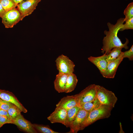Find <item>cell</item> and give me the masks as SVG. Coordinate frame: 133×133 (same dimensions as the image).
Here are the masks:
<instances>
[{
  "mask_svg": "<svg viewBox=\"0 0 133 133\" xmlns=\"http://www.w3.org/2000/svg\"><path fill=\"white\" fill-rule=\"evenodd\" d=\"M14 104L0 98V109L7 111Z\"/></svg>",
  "mask_w": 133,
  "mask_h": 133,
  "instance_id": "cell-25",
  "label": "cell"
},
{
  "mask_svg": "<svg viewBox=\"0 0 133 133\" xmlns=\"http://www.w3.org/2000/svg\"><path fill=\"white\" fill-rule=\"evenodd\" d=\"M88 59L98 68L104 77L108 64L106 59V54L104 53L101 56L97 57L90 56Z\"/></svg>",
  "mask_w": 133,
  "mask_h": 133,
  "instance_id": "cell-12",
  "label": "cell"
},
{
  "mask_svg": "<svg viewBox=\"0 0 133 133\" xmlns=\"http://www.w3.org/2000/svg\"><path fill=\"white\" fill-rule=\"evenodd\" d=\"M122 48L115 47L113 48L107 54H106V59L108 63L116 59L120 56Z\"/></svg>",
  "mask_w": 133,
  "mask_h": 133,
  "instance_id": "cell-19",
  "label": "cell"
},
{
  "mask_svg": "<svg viewBox=\"0 0 133 133\" xmlns=\"http://www.w3.org/2000/svg\"><path fill=\"white\" fill-rule=\"evenodd\" d=\"M80 109L79 107H75L70 108L67 110L64 124L66 127H69L70 123L75 117Z\"/></svg>",
  "mask_w": 133,
  "mask_h": 133,
  "instance_id": "cell-18",
  "label": "cell"
},
{
  "mask_svg": "<svg viewBox=\"0 0 133 133\" xmlns=\"http://www.w3.org/2000/svg\"></svg>",
  "mask_w": 133,
  "mask_h": 133,
  "instance_id": "cell-33",
  "label": "cell"
},
{
  "mask_svg": "<svg viewBox=\"0 0 133 133\" xmlns=\"http://www.w3.org/2000/svg\"><path fill=\"white\" fill-rule=\"evenodd\" d=\"M78 81L76 75L73 73L69 74L64 92L68 93L73 91L76 87Z\"/></svg>",
  "mask_w": 133,
  "mask_h": 133,
  "instance_id": "cell-16",
  "label": "cell"
},
{
  "mask_svg": "<svg viewBox=\"0 0 133 133\" xmlns=\"http://www.w3.org/2000/svg\"><path fill=\"white\" fill-rule=\"evenodd\" d=\"M125 17L124 21L125 22L133 17V2L130 3L124 11Z\"/></svg>",
  "mask_w": 133,
  "mask_h": 133,
  "instance_id": "cell-22",
  "label": "cell"
},
{
  "mask_svg": "<svg viewBox=\"0 0 133 133\" xmlns=\"http://www.w3.org/2000/svg\"><path fill=\"white\" fill-rule=\"evenodd\" d=\"M0 98L16 105L20 109L22 112L24 113L27 112V110L12 92L0 89Z\"/></svg>",
  "mask_w": 133,
  "mask_h": 133,
  "instance_id": "cell-13",
  "label": "cell"
},
{
  "mask_svg": "<svg viewBox=\"0 0 133 133\" xmlns=\"http://www.w3.org/2000/svg\"><path fill=\"white\" fill-rule=\"evenodd\" d=\"M0 115L6 116L9 119L13 120L7 111L0 109Z\"/></svg>",
  "mask_w": 133,
  "mask_h": 133,
  "instance_id": "cell-28",
  "label": "cell"
},
{
  "mask_svg": "<svg viewBox=\"0 0 133 133\" xmlns=\"http://www.w3.org/2000/svg\"><path fill=\"white\" fill-rule=\"evenodd\" d=\"M122 55L123 52H122L119 57L108 63L104 77L107 78H114L118 66L123 59Z\"/></svg>",
  "mask_w": 133,
  "mask_h": 133,
  "instance_id": "cell-14",
  "label": "cell"
},
{
  "mask_svg": "<svg viewBox=\"0 0 133 133\" xmlns=\"http://www.w3.org/2000/svg\"><path fill=\"white\" fill-rule=\"evenodd\" d=\"M5 12L0 1V17L1 18L4 14Z\"/></svg>",
  "mask_w": 133,
  "mask_h": 133,
  "instance_id": "cell-29",
  "label": "cell"
},
{
  "mask_svg": "<svg viewBox=\"0 0 133 133\" xmlns=\"http://www.w3.org/2000/svg\"><path fill=\"white\" fill-rule=\"evenodd\" d=\"M13 124L16 125L23 131L29 133H37L33 124L24 118L21 114L13 120Z\"/></svg>",
  "mask_w": 133,
  "mask_h": 133,
  "instance_id": "cell-10",
  "label": "cell"
},
{
  "mask_svg": "<svg viewBox=\"0 0 133 133\" xmlns=\"http://www.w3.org/2000/svg\"><path fill=\"white\" fill-rule=\"evenodd\" d=\"M122 57L123 58H128L130 61L133 60V45L128 50L123 52Z\"/></svg>",
  "mask_w": 133,
  "mask_h": 133,
  "instance_id": "cell-26",
  "label": "cell"
},
{
  "mask_svg": "<svg viewBox=\"0 0 133 133\" xmlns=\"http://www.w3.org/2000/svg\"><path fill=\"white\" fill-rule=\"evenodd\" d=\"M68 74L59 72L54 82L55 90L59 93L64 92Z\"/></svg>",
  "mask_w": 133,
  "mask_h": 133,
  "instance_id": "cell-15",
  "label": "cell"
},
{
  "mask_svg": "<svg viewBox=\"0 0 133 133\" xmlns=\"http://www.w3.org/2000/svg\"><path fill=\"white\" fill-rule=\"evenodd\" d=\"M96 85H90L78 94L80 105L81 104L91 101L96 98Z\"/></svg>",
  "mask_w": 133,
  "mask_h": 133,
  "instance_id": "cell-9",
  "label": "cell"
},
{
  "mask_svg": "<svg viewBox=\"0 0 133 133\" xmlns=\"http://www.w3.org/2000/svg\"><path fill=\"white\" fill-rule=\"evenodd\" d=\"M2 23L6 28H11L24 18L18 9L16 8L6 11L2 17Z\"/></svg>",
  "mask_w": 133,
  "mask_h": 133,
  "instance_id": "cell-4",
  "label": "cell"
},
{
  "mask_svg": "<svg viewBox=\"0 0 133 133\" xmlns=\"http://www.w3.org/2000/svg\"><path fill=\"white\" fill-rule=\"evenodd\" d=\"M2 126L0 123V128Z\"/></svg>",
  "mask_w": 133,
  "mask_h": 133,
  "instance_id": "cell-32",
  "label": "cell"
},
{
  "mask_svg": "<svg viewBox=\"0 0 133 133\" xmlns=\"http://www.w3.org/2000/svg\"><path fill=\"white\" fill-rule=\"evenodd\" d=\"M33 126L37 131L42 133H59L51 129L49 126L34 124Z\"/></svg>",
  "mask_w": 133,
  "mask_h": 133,
  "instance_id": "cell-20",
  "label": "cell"
},
{
  "mask_svg": "<svg viewBox=\"0 0 133 133\" xmlns=\"http://www.w3.org/2000/svg\"><path fill=\"white\" fill-rule=\"evenodd\" d=\"M89 112L80 109L75 117L70 123L69 133H76L81 130L82 125L87 116Z\"/></svg>",
  "mask_w": 133,
  "mask_h": 133,
  "instance_id": "cell-7",
  "label": "cell"
},
{
  "mask_svg": "<svg viewBox=\"0 0 133 133\" xmlns=\"http://www.w3.org/2000/svg\"><path fill=\"white\" fill-rule=\"evenodd\" d=\"M124 18H121L117 20L115 24L108 22L107 25L109 31L105 30L104 33L106 36L102 40L103 46L101 52L103 54H108L111 50L115 47L124 48L125 49L129 48L128 44L129 40L126 38V41L124 44L121 42L117 36V33L120 29L123 24Z\"/></svg>",
  "mask_w": 133,
  "mask_h": 133,
  "instance_id": "cell-1",
  "label": "cell"
},
{
  "mask_svg": "<svg viewBox=\"0 0 133 133\" xmlns=\"http://www.w3.org/2000/svg\"><path fill=\"white\" fill-rule=\"evenodd\" d=\"M96 97L101 104L105 105L114 107L117 98L115 94L103 86L96 85Z\"/></svg>",
  "mask_w": 133,
  "mask_h": 133,
  "instance_id": "cell-3",
  "label": "cell"
},
{
  "mask_svg": "<svg viewBox=\"0 0 133 133\" xmlns=\"http://www.w3.org/2000/svg\"><path fill=\"white\" fill-rule=\"evenodd\" d=\"M7 112L13 120L22 112L18 107L14 104L9 108Z\"/></svg>",
  "mask_w": 133,
  "mask_h": 133,
  "instance_id": "cell-23",
  "label": "cell"
},
{
  "mask_svg": "<svg viewBox=\"0 0 133 133\" xmlns=\"http://www.w3.org/2000/svg\"><path fill=\"white\" fill-rule=\"evenodd\" d=\"M101 104L96 97L91 101L81 104L80 107L81 108L90 112L99 107Z\"/></svg>",
  "mask_w": 133,
  "mask_h": 133,
  "instance_id": "cell-17",
  "label": "cell"
},
{
  "mask_svg": "<svg viewBox=\"0 0 133 133\" xmlns=\"http://www.w3.org/2000/svg\"><path fill=\"white\" fill-rule=\"evenodd\" d=\"M15 3L17 5L20 2L23 0H13Z\"/></svg>",
  "mask_w": 133,
  "mask_h": 133,
  "instance_id": "cell-31",
  "label": "cell"
},
{
  "mask_svg": "<svg viewBox=\"0 0 133 133\" xmlns=\"http://www.w3.org/2000/svg\"><path fill=\"white\" fill-rule=\"evenodd\" d=\"M120 130L119 133H124V132L123 130L122 125L120 122Z\"/></svg>",
  "mask_w": 133,
  "mask_h": 133,
  "instance_id": "cell-30",
  "label": "cell"
},
{
  "mask_svg": "<svg viewBox=\"0 0 133 133\" xmlns=\"http://www.w3.org/2000/svg\"><path fill=\"white\" fill-rule=\"evenodd\" d=\"M0 1L6 12L16 8L17 5L13 0H0Z\"/></svg>",
  "mask_w": 133,
  "mask_h": 133,
  "instance_id": "cell-21",
  "label": "cell"
},
{
  "mask_svg": "<svg viewBox=\"0 0 133 133\" xmlns=\"http://www.w3.org/2000/svg\"><path fill=\"white\" fill-rule=\"evenodd\" d=\"M113 108L109 105L101 104L96 109L90 112L81 126V130L98 120L109 117Z\"/></svg>",
  "mask_w": 133,
  "mask_h": 133,
  "instance_id": "cell-2",
  "label": "cell"
},
{
  "mask_svg": "<svg viewBox=\"0 0 133 133\" xmlns=\"http://www.w3.org/2000/svg\"><path fill=\"white\" fill-rule=\"evenodd\" d=\"M55 62L59 72L68 75L73 73L75 65L67 56L61 54L57 58Z\"/></svg>",
  "mask_w": 133,
  "mask_h": 133,
  "instance_id": "cell-5",
  "label": "cell"
},
{
  "mask_svg": "<svg viewBox=\"0 0 133 133\" xmlns=\"http://www.w3.org/2000/svg\"><path fill=\"white\" fill-rule=\"evenodd\" d=\"M133 29V17L125 21V23L123 24L119 31H123L125 30Z\"/></svg>",
  "mask_w": 133,
  "mask_h": 133,
  "instance_id": "cell-24",
  "label": "cell"
},
{
  "mask_svg": "<svg viewBox=\"0 0 133 133\" xmlns=\"http://www.w3.org/2000/svg\"><path fill=\"white\" fill-rule=\"evenodd\" d=\"M0 123L3 126L6 123L13 124V121L6 116L0 115Z\"/></svg>",
  "mask_w": 133,
  "mask_h": 133,
  "instance_id": "cell-27",
  "label": "cell"
},
{
  "mask_svg": "<svg viewBox=\"0 0 133 133\" xmlns=\"http://www.w3.org/2000/svg\"><path fill=\"white\" fill-rule=\"evenodd\" d=\"M41 0H23L17 4V8L24 18L32 14Z\"/></svg>",
  "mask_w": 133,
  "mask_h": 133,
  "instance_id": "cell-6",
  "label": "cell"
},
{
  "mask_svg": "<svg viewBox=\"0 0 133 133\" xmlns=\"http://www.w3.org/2000/svg\"><path fill=\"white\" fill-rule=\"evenodd\" d=\"M56 106V107H60L67 110L74 107H80L79 100L78 94L63 97Z\"/></svg>",
  "mask_w": 133,
  "mask_h": 133,
  "instance_id": "cell-8",
  "label": "cell"
},
{
  "mask_svg": "<svg viewBox=\"0 0 133 133\" xmlns=\"http://www.w3.org/2000/svg\"><path fill=\"white\" fill-rule=\"evenodd\" d=\"M67 113V110L66 109L56 107L47 118L51 123H60L64 125Z\"/></svg>",
  "mask_w": 133,
  "mask_h": 133,
  "instance_id": "cell-11",
  "label": "cell"
}]
</instances>
